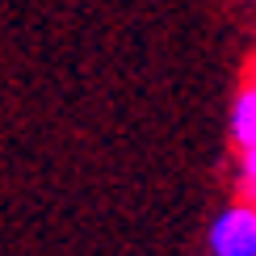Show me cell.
<instances>
[{"label": "cell", "mask_w": 256, "mask_h": 256, "mask_svg": "<svg viewBox=\"0 0 256 256\" xmlns=\"http://www.w3.org/2000/svg\"><path fill=\"white\" fill-rule=\"evenodd\" d=\"M210 248L214 256H256V214L252 210H227L210 227Z\"/></svg>", "instance_id": "1"}, {"label": "cell", "mask_w": 256, "mask_h": 256, "mask_svg": "<svg viewBox=\"0 0 256 256\" xmlns=\"http://www.w3.org/2000/svg\"><path fill=\"white\" fill-rule=\"evenodd\" d=\"M231 130L244 147H256V88L244 92L236 101V114H231Z\"/></svg>", "instance_id": "2"}, {"label": "cell", "mask_w": 256, "mask_h": 256, "mask_svg": "<svg viewBox=\"0 0 256 256\" xmlns=\"http://www.w3.org/2000/svg\"><path fill=\"white\" fill-rule=\"evenodd\" d=\"M244 176L256 185V147H248V156H244Z\"/></svg>", "instance_id": "3"}]
</instances>
